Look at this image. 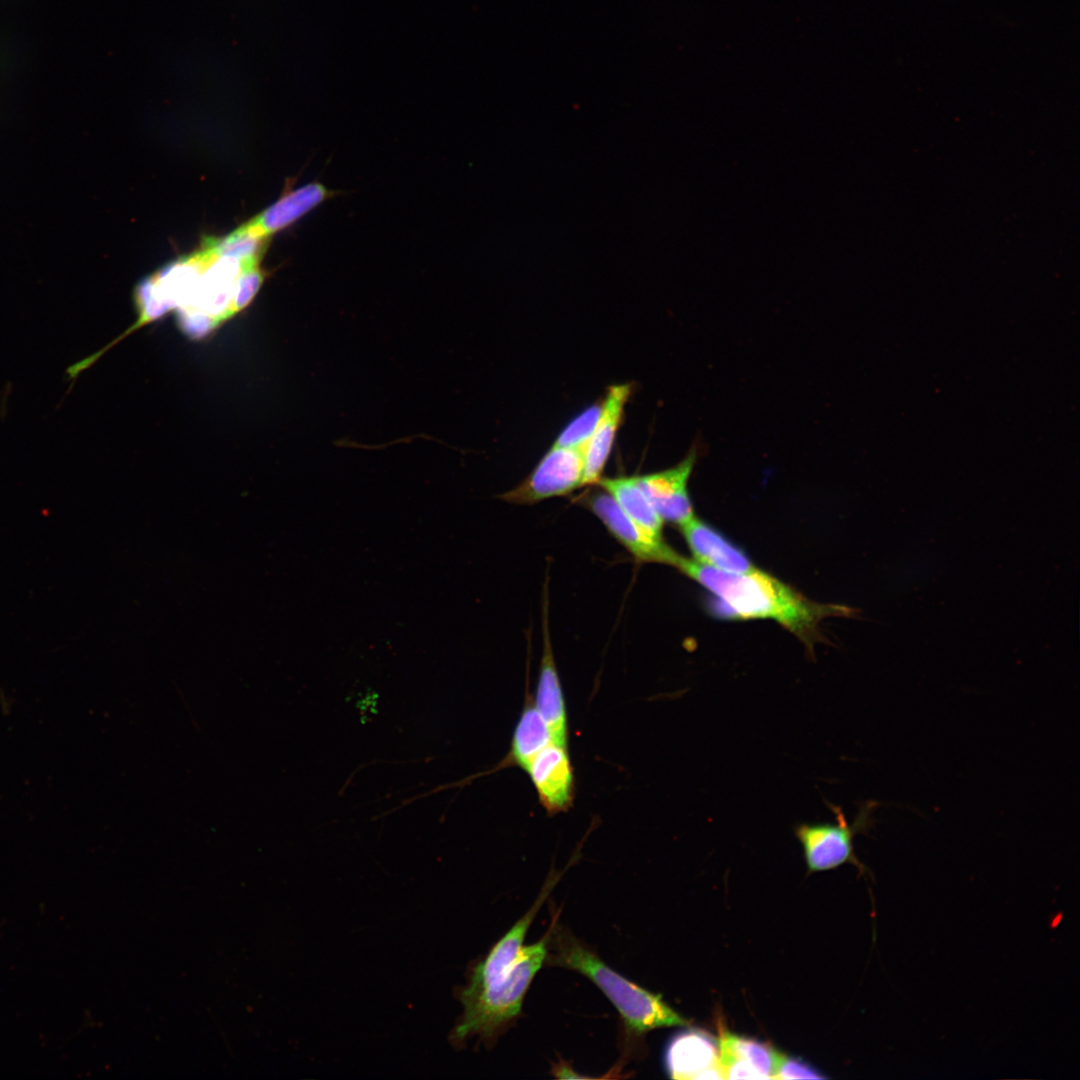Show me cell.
I'll use <instances>...</instances> for the list:
<instances>
[{
  "label": "cell",
  "mask_w": 1080,
  "mask_h": 1080,
  "mask_svg": "<svg viewBox=\"0 0 1080 1080\" xmlns=\"http://www.w3.org/2000/svg\"><path fill=\"white\" fill-rule=\"evenodd\" d=\"M713 594L727 613L741 619H770L812 647L819 623L830 616H855L857 610L821 604L756 568L733 573L678 554L672 565Z\"/></svg>",
  "instance_id": "6da1fadb"
},
{
  "label": "cell",
  "mask_w": 1080,
  "mask_h": 1080,
  "mask_svg": "<svg viewBox=\"0 0 1080 1080\" xmlns=\"http://www.w3.org/2000/svg\"><path fill=\"white\" fill-rule=\"evenodd\" d=\"M664 1061L673 1079H723L718 1042L700 1029L675 1034L667 1044Z\"/></svg>",
  "instance_id": "30bf717a"
},
{
  "label": "cell",
  "mask_w": 1080,
  "mask_h": 1080,
  "mask_svg": "<svg viewBox=\"0 0 1080 1080\" xmlns=\"http://www.w3.org/2000/svg\"><path fill=\"white\" fill-rule=\"evenodd\" d=\"M814 1067L777 1050L771 1079H823Z\"/></svg>",
  "instance_id": "ffe728a7"
},
{
  "label": "cell",
  "mask_w": 1080,
  "mask_h": 1080,
  "mask_svg": "<svg viewBox=\"0 0 1080 1080\" xmlns=\"http://www.w3.org/2000/svg\"><path fill=\"white\" fill-rule=\"evenodd\" d=\"M268 237L253 233L246 224L221 239H208L207 248L217 256H230L241 261L261 260Z\"/></svg>",
  "instance_id": "ac0fdd59"
},
{
  "label": "cell",
  "mask_w": 1080,
  "mask_h": 1080,
  "mask_svg": "<svg viewBox=\"0 0 1080 1080\" xmlns=\"http://www.w3.org/2000/svg\"><path fill=\"white\" fill-rule=\"evenodd\" d=\"M719 1066L723 1079H771L777 1050L719 1025Z\"/></svg>",
  "instance_id": "7c38bea8"
},
{
  "label": "cell",
  "mask_w": 1080,
  "mask_h": 1080,
  "mask_svg": "<svg viewBox=\"0 0 1080 1080\" xmlns=\"http://www.w3.org/2000/svg\"><path fill=\"white\" fill-rule=\"evenodd\" d=\"M549 938L550 927L537 942L523 947L509 969L484 981H467L458 989L463 1013L450 1034L455 1046L475 1036L489 1045L512 1026L534 977L545 964Z\"/></svg>",
  "instance_id": "3957f363"
},
{
  "label": "cell",
  "mask_w": 1080,
  "mask_h": 1080,
  "mask_svg": "<svg viewBox=\"0 0 1080 1080\" xmlns=\"http://www.w3.org/2000/svg\"><path fill=\"white\" fill-rule=\"evenodd\" d=\"M551 743L544 719L528 699L513 732L509 753L498 767L516 766L525 770L531 760Z\"/></svg>",
  "instance_id": "e0dca14e"
},
{
  "label": "cell",
  "mask_w": 1080,
  "mask_h": 1080,
  "mask_svg": "<svg viewBox=\"0 0 1080 1080\" xmlns=\"http://www.w3.org/2000/svg\"><path fill=\"white\" fill-rule=\"evenodd\" d=\"M679 527L695 561L733 573L755 568L743 551L697 517Z\"/></svg>",
  "instance_id": "9a60e30c"
},
{
  "label": "cell",
  "mask_w": 1080,
  "mask_h": 1080,
  "mask_svg": "<svg viewBox=\"0 0 1080 1080\" xmlns=\"http://www.w3.org/2000/svg\"><path fill=\"white\" fill-rule=\"evenodd\" d=\"M631 393L629 383L611 385L602 399L601 414L585 450L584 486H594L601 479Z\"/></svg>",
  "instance_id": "8fae6325"
},
{
  "label": "cell",
  "mask_w": 1080,
  "mask_h": 1080,
  "mask_svg": "<svg viewBox=\"0 0 1080 1080\" xmlns=\"http://www.w3.org/2000/svg\"><path fill=\"white\" fill-rule=\"evenodd\" d=\"M607 492L622 511L652 535L663 538V519L639 485L637 476L601 477L596 485Z\"/></svg>",
  "instance_id": "2e32d148"
},
{
  "label": "cell",
  "mask_w": 1080,
  "mask_h": 1080,
  "mask_svg": "<svg viewBox=\"0 0 1080 1080\" xmlns=\"http://www.w3.org/2000/svg\"><path fill=\"white\" fill-rule=\"evenodd\" d=\"M585 450L553 444L531 473L499 498L513 504L530 505L567 495L584 486Z\"/></svg>",
  "instance_id": "8992f818"
},
{
  "label": "cell",
  "mask_w": 1080,
  "mask_h": 1080,
  "mask_svg": "<svg viewBox=\"0 0 1080 1080\" xmlns=\"http://www.w3.org/2000/svg\"><path fill=\"white\" fill-rule=\"evenodd\" d=\"M584 503L635 559L673 565L678 553L663 538L652 535L626 515L603 489L586 495Z\"/></svg>",
  "instance_id": "52a82bcc"
},
{
  "label": "cell",
  "mask_w": 1080,
  "mask_h": 1080,
  "mask_svg": "<svg viewBox=\"0 0 1080 1080\" xmlns=\"http://www.w3.org/2000/svg\"><path fill=\"white\" fill-rule=\"evenodd\" d=\"M835 814L836 823H799L794 826V834L803 849L807 869L810 873L835 869L850 863L860 873H868L854 852L853 839L857 834H868L875 824L873 812L879 802H863L851 824H849L840 806L824 800Z\"/></svg>",
  "instance_id": "5b68a950"
},
{
  "label": "cell",
  "mask_w": 1080,
  "mask_h": 1080,
  "mask_svg": "<svg viewBox=\"0 0 1080 1080\" xmlns=\"http://www.w3.org/2000/svg\"><path fill=\"white\" fill-rule=\"evenodd\" d=\"M602 410V400L589 406L573 418L561 431L554 444L586 448Z\"/></svg>",
  "instance_id": "d6986e66"
},
{
  "label": "cell",
  "mask_w": 1080,
  "mask_h": 1080,
  "mask_svg": "<svg viewBox=\"0 0 1080 1080\" xmlns=\"http://www.w3.org/2000/svg\"><path fill=\"white\" fill-rule=\"evenodd\" d=\"M244 263L230 256L209 258L188 303L175 311L177 326L185 336L202 339L241 312L237 294Z\"/></svg>",
  "instance_id": "277c9868"
},
{
  "label": "cell",
  "mask_w": 1080,
  "mask_h": 1080,
  "mask_svg": "<svg viewBox=\"0 0 1080 1080\" xmlns=\"http://www.w3.org/2000/svg\"><path fill=\"white\" fill-rule=\"evenodd\" d=\"M334 195L321 182H310L284 193L274 204L245 223L256 235L268 237L302 218Z\"/></svg>",
  "instance_id": "5bb4252c"
},
{
  "label": "cell",
  "mask_w": 1080,
  "mask_h": 1080,
  "mask_svg": "<svg viewBox=\"0 0 1080 1080\" xmlns=\"http://www.w3.org/2000/svg\"><path fill=\"white\" fill-rule=\"evenodd\" d=\"M549 814L564 812L574 799V774L566 747L551 743L525 769Z\"/></svg>",
  "instance_id": "9c48e42d"
},
{
  "label": "cell",
  "mask_w": 1080,
  "mask_h": 1080,
  "mask_svg": "<svg viewBox=\"0 0 1080 1080\" xmlns=\"http://www.w3.org/2000/svg\"><path fill=\"white\" fill-rule=\"evenodd\" d=\"M545 964L573 970L588 978L604 993L622 1021L625 1057L639 1050L640 1042L651 1030L689 1023L661 995L642 988L614 971L588 945L557 923V913L550 925Z\"/></svg>",
  "instance_id": "7a4b0ae2"
},
{
  "label": "cell",
  "mask_w": 1080,
  "mask_h": 1080,
  "mask_svg": "<svg viewBox=\"0 0 1080 1080\" xmlns=\"http://www.w3.org/2000/svg\"><path fill=\"white\" fill-rule=\"evenodd\" d=\"M695 460L696 454L691 451L673 467L637 476L640 487L664 522L681 526L695 516L688 492Z\"/></svg>",
  "instance_id": "ba28073f"
},
{
  "label": "cell",
  "mask_w": 1080,
  "mask_h": 1080,
  "mask_svg": "<svg viewBox=\"0 0 1080 1080\" xmlns=\"http://www.w3.org/2000/svg\"><path fill=\"white\" fill-rule=\"evenodd\" d=\"M544 616L543 654L540 662L534 704L548 727L552 743L567 748V710L550 642L547 614Z\"/></svg>",
  "instance_id": "4fadbf2b"
}]
</instances>
